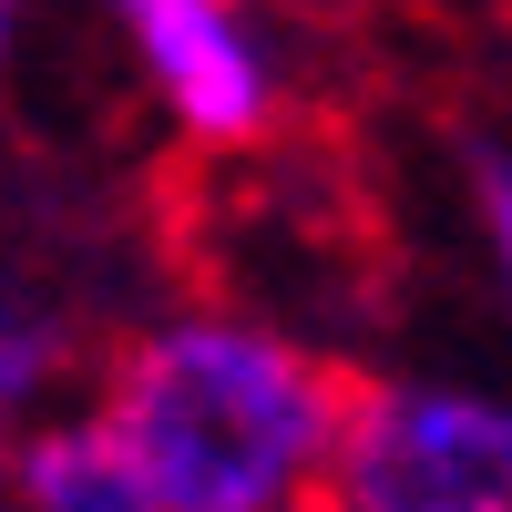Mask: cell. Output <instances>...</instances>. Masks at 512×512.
I'll return each instance as SVG.
<instances>
[{"mask_svg": "<svg viewBox=\"0 0 512 512\" xmlns=\"http://www.w3.org/2000/svg\"><path fill=\"white\" fill-rule=\"evenodd\" d=\"M318 512H512V369H359Z\"/></svg>", "mask_w": 512, "mask_h": 512, "instance_id": "2", "label": "cell"}, {"mask_svg": "<svg viewBox=\"0 0 512 512\" xmlns=\"http://www.w3.org/2000/svg\"><path fill=\"white\" fill-rule=\"evenodd\" d=\"M82 369H93V349H82V318L62 308V287L0 267V441L41 420L62 390H82Z\"/></svg>", "mask_w": 512, "mask_h": 512, "instance_id": "5", "label": "cell"}, {"mask_svg": "<svg viewBox=\"0 0 512 512\" xmlns=\"http://www.w3.org/2000/svg\"><path fill=\"white\" fill-rule=\"evenodd\" d=\"M82 390L154 512H318L359 369L277 297L175 287L93 349Z\"/></svg>", "mask_w": 512, "mask_h": 512, "instance_id": "1", "label": "cell"}, {"mask_svg": "<svg viewBox=\"0 0 512 512\" xmlns=\"http://www.w3.org/2000/svg\"><path fill=\"white\" fill-rule=\"evenodd\" d=\"M451 185H461V246H472V277L492 297V318L512 328V134H472Z\"/></svg>", "mask_w": 512, "mask_h": 512, "instance_id": "6", "label": "cell"}, {"mask_svg": "<svg viewBox=\"0 0 512 512\" xmlns=\"http://www.w3.org/2000/svg\"><path fill=\"white\" fill-rule=\"evenodd\" d=\"M93 11L123 52L134 103L154 113V134L205 164L267 154L308 93L277 0H93Z\"/></svg>", "mask_w": 512, "mask_h": 512, "instance_id": "3", "label": "cell"}, {"mask_svg": "<svg viewBox=\"0 0 512 512\" xmlns=\"http://www.w3.org/2000/svg\"><path fill=\"white\" fill-rule=\"evenodd\" d=\"M0 512H154L123 431L93 410V390H62L41 420L0 441Z\"/></svg>", "mask_w": 512, "mask_h": 512, "instance_id": "4", "label": "cell"}, {"mask_svg": "<svg viewBox=\"0 0 512 512\" xmlns=\"http://www.w3.org/2000/svg\"><path fill=\"white\" fill-rule=\"evenodd\" d=\"M31 41H41V0H0V82L31 62Z\"/></svg>", "mask_w": 512, "mask_h": 512, "instance_id": "7", "label": "cell"}]
</instances>
